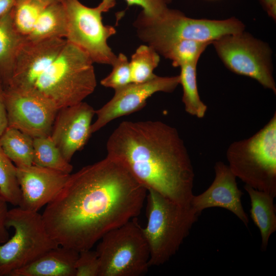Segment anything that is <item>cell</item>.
<instances>
[{"instance_id": "obj_1", "label": "cell", "mask_w": 276, "mask_h": 276, "mask_svg": "<svg viewBox=\"0 0 276 276\" xmlns=\"http://www.w3.org/2000/svg\"><path fill=\"white\" fill-rule=\"evenodd\" d=\"M147 193L121 162L107 156L71 174L42 218L58 245L79 252L137 217Z\"/></svg>"}, {"instance_id": "obj_2", "label": "cell", "mask_w": 276, "mask_h": 276, "mask_svg": "<svg viewBox=\"0 0 276 276\" xmlns=\"http://www.w3.org/2000/svg\"><path fill=\"white\" fill-rule=\"evenodd\" d=\"M107 156L121 162L146 189L190 205L194 172L177 129L159 121H123L106 144Z\"/></svg>"}, {"instance_id": "obj_3", "label": "cell", "mask_w": 276, "mask_h": 276, "mask_svg": "<svg viewBox=\"0 0 276 276\" xmlns=\"http://www.w3.org/2000/svg\"><path fill=\"white\" fill-rule=\"evenodd\" d=\"M94 63L84 51L66 40L28 93L43 99L58 110L82 102L97 86Z\"/></svg>"}, {"instance_id": "obj_4", "label": "cell", "mask_w": 276, "mask_h": 276, "mask_svg": "<svg viewBox=\"0 0 276 276\" xmlns=\"http://www.w3.org/2000/svg\"><path fill=\"white\" fill-rule=\"evenodd\" d=\"M147 224L142 228L149 251V267L167 262L178 250L199 216L191 205L177 203L148 190Z\"/></svg>"}, {"instance_id": "obj_5", "label": "cell", "mask_w": 276, "mask_h": 276, "mask_svg": "<svg viewBox=\"0 0 276 276\" xmlns=\"http://www.w3.org/2000/svg\"><path fill=\"white\" fill-rule=\"evenodd\" d=\"M133 26L139 39L154 50L166 43L183 39L212 43L225 35L243 32L245 28L243 24L235 18L194 19L170 9L155 18L141 12Z\"/></svg>"}, {"instance_id": "obj_6", "label": "cell", "mask_w": 276, "mask_h": 276, "mask_svg": "<svg viewBox=\"0 0 276 276\" xmlns=\"http://www.w3.org/2000/svg\"><path fill=\"white\" fill-rule=\"evenodd\" d=\"M228 167L245 185L276 196V113L251 137L232 143Z\"/></svg>"}, {"instance_id": "obj_7", "label": "cell", "mask_w": 276, "mask_h": 276, "mask_svg": "<svg viewBox=\"0 0 276 276\" xmlns=\"http://www.w3.org/2000/svg\"><path fill=\"white\" fill-rule=\"evenodd\" d=\"M96 251L98 276H140L149 267L150 251L135 218L104 235Z\"/></svg>"}, {"instance_id": "obj_8", "label": "cell", "mask_w": 276, "mask_h": 276, "mask_svg": "<svg viewBox=\"0 0 276 276\" xmlns=\"http://www.w3.org/2000/svg\"><path fill=\"white\" fill-rule=\"evenodd\" d=\"M6 226L13 236L0 244V276L30 263L58 245L48 233L41 214L17 206L8 211Z\"/></svg>"}, {"instance_id": "obj_9", "label": "cell", "mask_w": 276, "mask_h": 276, "mask_svg": "<svg viewBox=\"0 0 276 276\" xmlns=\"http://www.w3.org/2000/svg\"><path fill=\"white\" fill-rule=\"evenodd\" d=\"M61 2L66 15L65 39L84 51L94 63L111 65L117 55L107 41L116 33V30L103 24L102 14L112 8L116 0H102L94 8L84 5L79 0Z\"/></svg>"}, {"instance_id": "obj_10", "label": "cell", "mask_w": 276, "mask_h": 276, "mask_svg": "<svg viewBox=\"0 0 276 276\" xmlns=\"http://www.w3.org/2000/svg\"><path fill=\"white\" fill-rule=\"evenodd\" d=\"M212 44L228 70L256 80L275 94L271 51L267 44L244 31L222 36Z\"/></svg>"}, {"instance_id": "obj_11", "label": "cell", "mask_w": 276, "mask_h": 276, "mask_svg": "<svg viewBox=\"0 0 276 276\" xmlns=\"http://www.w3.org/2000/svg\"><path fill=\"white\" fill-rule=\"evenodd\" d=\"M179 84V75H156L148 81L131 82L115 90L112 98L101 108L95 110L97 119L91 124V133L98 131L113 120L142 109L146 105L147 99L155 93L173 92Z\"/></svg>"}, {"instance_id": "obj_12", "label": "cell", "mask_w": 276, "mask_h": 276, "mask_svg": "<svg viewBox=\"0 0 276 276\" xmlns=\"http://www.w3.org/2000/svg\"><path fill=\"white\" fill-rule=\"evenodd\" d=\"M8 126L33 138L50 135L58 110L43 99L9 87H4Z\"/></svg>"}, {"instance_id": "obj_13", "label": "cell", "mask_w": 276, "mask_h": 276, "mask_svg": "<svg viewBox=\"0 0 276 276\" xmlns=\"http://www.w3.org/2000/svg\"><path fill=\"white\" fill-rule=\"evenodd\" d=\"M66 42L65 39L61 38L34 41L25 39L17 52L12 77L6 87L28 93Z\"/></svg>"}, {"instance_id": "obj_14", "label": "cell", "mask_w": 276, "mask_h": 276, "mask_svg": "<svg viewBox=\"0 0 276 276\" xmlns=\"http://www.w3.org/2000/svg\"><path fill=\"white\" fill-rule=\"evenodd\" d=\"M95 114L83 101L58 110L50 136L67 162L87 143Z\"/></svg>"}, {"instance_id": "obj_15", "label": "cell", "mask_w": 276, "mask_h": 276, "mask_svg": "<svg viewBox=\"0 0 276 276\" xmlns=\"http://www.w3.org/2000/svg\"><path fill=\"white\" fill-rule=\"evenodd\" d=\"M21 191V209L38 211L61 191L71 174L35 165L16 166Z\"/></svg>"}, {"instance_id": "obj_16", "label": "cell", "mask_w": 276, "mask_h": 276, "mask_svg": "<svg viewBox=\"0 0 276 276\" xmlns=\"http://www.w3.org/2000/svg\"><path fill=\"white\" fill-rule=\"evenodd\" d=\"M214 170L215 177L212 183L201 194L194 195L190 202L191 206L199 215L208 208L225 209L247 226L249 219L241 203L243 193L238 188L237 177L228 166L222 162L215 164Z\"/></svg>"}, {"instance_id": "obj_17", "label": "cell", "mask_w": 276, "mask_h": 276, "mask_svg": "<svg viewBox=\"0 0 276 276\" xmlns=\"http://www.w3.org/2000/svg\"><path fill=\"white\" fill-rule=\"evenodd\" d=\"M79 252L58 246L44 253L9 276H75Z\"/></svg>"}, {"instance_id": "obj_18", "label": "cell", "mask_w": 276, "mask_h": 276, "mask_svg": "<svg viewBox=\"0 0 276 276\" xmlns=\"http://www.w3.org/2000/svg\"><path fill=\"white\" fill-rule=\"evenodd\" d=\"M244 188L250 199L251 218L260 231L261 249L265 250L270 237L276 231L275 209L273 203L275 196L247 185Z\"/></svg>"}, {"instance_id": "obj_19", "label": "cell", "mask_w": 276, "mask_h": 276, "mask_svg": "<svg viewBox=\"0 0 276 276\" xmlns=\"http://www.w3.org/2000/svg\"><path fill=\"white\" fill-rule=\"evenodd\" d=\"M10 11L0 19V80L4 87L11 78L17 52L25 39L14 29Z\"/></svg>"}, {"instance_id": "obj_20", "label": "cell", "mask_w": 276, "mask_h": 276, "mask_svg": "<svg viewBox=\"0 0 276 276\" xmlns=\"http://www.w3.org/2000/svg\"><path fill=\"white\" fill-rule=\"evenodd\" d=\"M66 28V15L61 2L50 4L43 10L25 39L34 41L53 38L65 39Z\"/></svg>"}, {"instance_id": "obj_21", "label": "cell", "mask_w": 276, "mask_h": 276, "mask_svg": "<svg viewBox=\"0 0 276 276\" xmlns=\"http://www.w3.org/2000/svg\"><path fill=\"white\" fill-rule=\"evenodd\" d=\"M0 146L16 166L33 165V138L30 135L8 126L0 136Z\"/></svg>"}, {"instance_id": "obj_22", "label": "cell", "mask_w": 276, "mask_h": 276, "mask_svg": "<svg viewBox=\"0 0 276 276\" xmlns=\"http://www.w3.org/2000/svg\"><path fill=\"white\" fill-rule=\"evenodd\" d=\"M211 43L192 40H178L162 44L155 49L159 54L172 61L174 67L198 62L201 54Z\"/></svg>"}, {"instance_id": "obj_23", "label": "cell", "mask_w": 276, "mask_h": 276, "mask_svg": "<svg viewBox=\"0 0 276 276\" xmlns=\"http://www.w3.org/2000/svg\"><path fill=\"white\" fill-rule=\"evenodd\" d=\"M197 62L180 66L179 84L182 85V101L185 110L189 114L198 118L204 117L207 106L201 100L197 83Z\"/></svg>"}, {"instance_id": "obj_24", "label": "cell", "mask_w": 276, "mask_h": 276, "mask_svg": "<svg viewBox=\"0 0 276 276\" xmlns=\"http://www.w3.org/2000/svg\"><path fill=\"white\" fill-rule=\"evenodd\" d=\"M33 164L67 174L73 167L63 157L50 135L33 138Z\"/></svg>"}, {"instance_id": "obj_25", "label": "cell", "mask_w": 276, "mask_h": 276, "mask_svg": "<svg viewBox=\"0 0 276 276\" xmlns=\"http://www.w3.org/2000/svg\"><path fill=\"white\" fill-rule=\"evenodd\" d=\"M47 6L37 0H16L10 11V15L13 26L17 33L26 39Z\"/></svg>"}, {"instance_id": "obj_26", "label": "cell", "mask_w": 276, "mask_h": 276, "mask_svg": "<svg viewBox=\"0 0 276 276\" xmlns=\"http://www.w3.org/2000/svg\"><path fill=\"white\" fill-rule=\"evenodd\" d=\"M159 61V55L151 47L139 46L129 61L132 82L143 83L154 78L156 75L153 72Z\"/></svg>"}, {"instance_id": "obj_27", "label": "cell", "mask_w": 276, "mask_h": 276, "mask_svg": "<svg viewBox=\"0 0 276 276\" xmlns=\"http://www.w3.org/2000/svg\"><path fill=\"white\" fill-rule=\"evenodd\" d=\"M0 196L7 203L17 206L21 200V191L17 178L16 167L0 146Z\"/></svg>"}, {"instance_id": "obj_28", "label": "cell", "mask_w": 276, "mask_h": 276, "mask_svg": "<svg viewBox=\"0 0 276 276\" xmlns=\"http://www.w3.org/2000/svg\"><path fill=\"white\" fill-rule=\"evenodd\" d=\"M111 65L110 73L100 81L102 86L115 90L132 82L129 61L125 55H117Z\"/></svg>"}, {"instance_id": "obj_29", "label": "cell", "mask_w": 276, "mask_h": 276, "mask_svg": "<svg viewBox=\"0 0 276 276\" xmlns=\"http://www.w3.org/2000/svg\"><path fill=\"white\" fill-rule=\"evenodd\" d=\"M99 262L96 250L85 249L79 252L75 276H98Z\"/></svg>"}, {"instance_id": "obj_30", "label": "cell", "mask_w": 276, "mask_h": 276, "mask_svg": "<svg viewBox=\"0 0 276 276\" xmlns=\"http://www.w3.org/2000/svg\"><path fill=\"white\" fill-rule=\"evenodd\" d=\"M128 6L141 7L143 12L151 18H158L164 15L168 10V0H125Z\"/></svg>"}, {"instance_id": "obj_31", "label": "cell", "mask_w": 276, "mask_h": 276, "mask_svg": "<svg viewBox=\"0 0 276 276\" xmlns=\"http://www.w3.org/2000/svg\"><path fill=\"white\" fill-rule=\"evenodd\" d=\"M8 211L7 202L0 196V244L5 243L9 238L6 226Z\"/></svg>"}, {"instance_id": "obj_32", "label": "cell", "mask_w": 276, "mask_h": 276, "mask_svg": "<svg viewBox=\"0 0 276 276\" xmlns=\"http://www.w3.org/2000/svg\"><path fill=\"white\" fill-rule=\"evenodd\" d=\"M8 127V120L4 98V86L0 80V136Z\"/></svg>"}, {"instance_id": "obj_33", "label": "cell", "mask_w": 276, "mask_h": 276, "mask_svg": "<svg viewBox=\"0 0 276 276\" xmlns=\"http://www.w3.org/2000/svg\"><path fill=\"white\" fill-rule=\"evenodd\" d=\"M268 15L273 19L276 18V0H259Z\"/></svg>"}, {"instance_id": "obj_34", "label": "cell", "mask_w": 276, "mask_h": 276, "mask_svg": "<svg viewBox=\"0 0 276 276\" xmlns=\"http://www.w3.org/2000/svg\"><path fill=\"white\" fill-rule=\"evenodd\" d=\"M16 0H0V19L10 12Z\"/></svg>"}, {"instance_id": "obj_35", "label": "cell", "mask_w": 276, "mask_h": 276, "mask_svg": "<svg viewBox=\"0 0 276 276\" xmlns=\"http://www.w3.org/2000/svg\"><path fill=\"white\" fill-rule=\"evenodd\" d=\"M37 1H38L47 5H49L54 4V3H60L62 0H37Z\"/></svg>"}, {"instance_id": "obj_36", "label": "cell", "mask_w": 276, "mask_h": 276, "mask_svg": "<svg viewBox=\"0 0 276 276\" xmlns=\"http://www.w3.org/2000/svg\"><path fill=\"white\" fill-rule=\"evenodd\" d=\"M168 2H169V3H170L171 2L172 0H168Z\"/></svg>"}]
</instances>
